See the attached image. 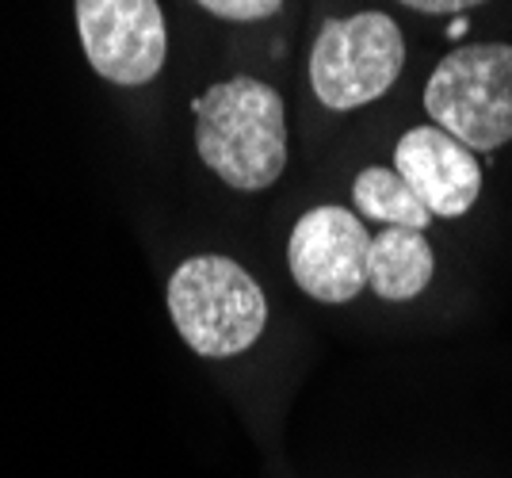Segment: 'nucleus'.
<instances>
[{
  "mask_svg": "<svg viewBox=\"0 0 512 478\" xmlns=\"http://www.w3.org/2000/svg\"><path fill=\"white\" fill-rule=\"evenodd\" d=\"M169 314L195 356L226 360L260 341L268 299L230 257H192L169 280Z\"/></svg>",
  "mask_w": 512,
  "mask_h": 478,
  "instance_id": "obj_2",
  "label": "nucleus"
},
{
  "mask_svg": "<svg viewBox=\"0 0 512 478\" xmlns=\"http://www.w3.org/2000/svg\"><path fill=\"white\" fill-rule=\"evenodd\" d=\"M402 4L413 8V12H425V16H459V12L478 8L486 0H402Z\"/></svg>",
  "mask_w": 512,
  "mask_h": 478,
  "instance_id": "obj_11",
  "label": "nucleus"
},
{
  "mask_svg": "<svg viewBox=\"0 0 512 478\" xmlns=\"http://www.w3.org/2000/svg\"><path fill=\"white\" fill-rule=\"evenodd\" d=\"M371 234L348 207H314L295 222L287 264L302 291L318 303H348L367 287Z\"/></svg>",
  "mask_w": 512,
  "mask_h": 478,
  "instance_id": "obj_6",
  "label": "nucleus"
},
{
  "mask_svg": "<svg viewBox=\"0 0 512 478\" xmlns=\"http://www.w3.org/2000/svg\"><path fill=\"white\" fill-rule=\"evenodd\" d=\"M432 245L425 230L413 226H386L371 238L367 253V287L386 303H409L417 299L432 280Z\"/></svg>",
  "mask_w": 512,
  "mask_h": 478,
  "instance_id": "obj_8",
  "label": "nucleus"
},
{
  "mask_svg": "<svg viewBox=\"0 0 512 478\" xmlns=\"http://www.w3.org/2000/svg\"><path fill=\"white\" fill-rule=\"evenodd\" d=\"M352 203L363 218H375L383 226H413L425 230L432 215L425 211V203L409 192V184L394 169L371 165L356 176L352 184Z\"/></svg>",
  "mask_w": 512,
  "mask_h": 478,
  "instance_id": "obj_9",
  "label": "nucleus"
},
{
  "mask_svg": "<svg viewBox=\"0 0 512 478\" xmlns=\"http://www.w3.org/2000/svg\"><path fill=\"white\" fill-rule=\"evenodd\" d=\"M402 69L406 39L386 12L329 20L310 50V88L329 111H356L386 96Z\"/></svg>",
  "mask_w": 512,
  "mask_h": 478,
  "instance_id": "obj_4",
  "label": "nucleus"
},
{
  "mask_svg": "<svg viewBox=\"0 0 512 478\" xmlns=\"http://www.w3.org/2000/svg\"><path fill=\"white\" fill-rule=\"evenodd\" d=\"M88 66L123 88L150 85L169 58V27L157 0H77Z\"/></svg>",
  "mask_w": 512,
  "mask_h": 478,
  "instance_id": "obj_5",
  "label": "nucleus"
},
{
  "mask_svg": "<svg viewBox=\"0 0 512 478\" xmlns=\"http://www.w3.org/2000/svg\"><path fill=\"white\" fill-rule=\"evenodd\" d=\"M394 173L425 203L428 215L459 218L478 203L482 165L474 150L440 127H413L394 146Z\"/></svg>",
  "mask_w": 512,
  "mask_h": 478,
  "instance_id": "obj_7",
  "label": "nucleus"
},
{
  "mask_svg": "<svg viewBox=\"0 0 512 478\" xmlns=\"http://www.w3.org/2000/svg\"><path fill=\"white\" fill-rule=\"evenodd\" d=\"M195 150L237 192H264L287 169V108L272 85L230 77L192 104Z\"/></svg>",
  "mask_w": 512,
  "mask_h": 478,
  "instance_id": "obj_1",
  "label": "nucleus"
},
{
  "mask_svg": "<svg viewBox=\"0 0 512 478\" xmlns=\"http://www.w3.org/2000/svg\"><path fill=\"white\" fill-rule=\"evenodd\" d=\"M432 127L467 150L493 153L512 142V46L470 43L451 50L425 85Z\"/></svg>",
  "mask_w": 512,
  "mask_h": 478,
  "instance_id": "obj_3",
  "label": "nucleus"
},
{
  "mask_svg": "<svg viewBox=\"0 0 512 478\" xmlns=\"http://www.w3.org/2000/svg\"><path fill=\"white\" fill-rule=\"evenodd\" d=\"M195 4L207 8L218 20H230V23L268 20V16H276L279 8H283V0H195Z\"/></svg>",
  "mask_w": 512,
  "mask_h": 478,
  "instance_id": "obj_10",
  "label": "nucleus"
}]
</instances>
